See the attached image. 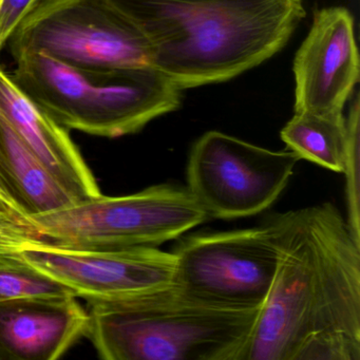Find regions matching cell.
<instances>
[{
    "instance_id": "10",
    "label": "cell",
    "mask_w": 360,
    "mask_h": 360,
    "mask_svg": "<svg viewBox=\"0 0 360 360\" xmlns=\"http://www.w3.org/2000/svg\"><path fill=\"white\" fill-rule=\"evenodd\" d=\"M354 18L343 7L314 13L295 56V112L339 115L359 82Z\"/></svg>"
},
{
    "instance_id": "3",
    "label": "cell",
    "mask_w": 360,
    "mask_h": 360,
    "mask_svg": "<svg viewBox=\"0 0 360 360\" xmlns=\"http://www.w3.org/2000/svg\"><path fill=\"white\" fill-rule=\"evenodd\" d=\"M86 336L105 360H238L261 307L200 300L172 284L87 301Z\"/></svg>"
},
{
    "instance_id": "19",
    "label": "cell",
    "mask_w": 360,
    "mask_h": 360,
    "mask_svg": "<svg viewBox=\"0 0 360 360\" xmlns=\"http://www.w3.org/2000/svg\"><path fill=\"white\" fill-rule=\"evenodd\" d=\"M0 256H3V254H1V252H0Z\"/></svg>"
},
{
    "instance_id": "2",
    "label": "cell",
    "mask_w": 360,
    "mask_h": 360,
    "mask_svg": "<svg viewBox=\"0 0 360 360\" xmlns=\"http://www.w3.org/2000/svg\"><path fill=\"white\" fill-rule=\"evenodd\" d=\"M146 37L151 64L181 90L222 83L275 56L302 0H110Z\"/></svg>"
},
{
    "instance_id": "15",
    "label": "cell",
    "mask_w": 360,
    "mask_h": 360,
    "mask_svg": "<svg viewBox=\"0 0 360 360\" xmlns=\"http://www.w3.org/2000/svg\"><path fill=\"white\" fill-rule=\"evenodd\" d=\"M75 295L66 286L26 265L0 256V303L24 298Z\"/></svg>"
},
{
    "instance_id": "6",
    "label": "cell",
    "mask_w": 360,
    "mask_h": 360,
    "mask_svg": "<svg viewBox=\"0 0 360 360\" xmlns=\"http://www.w3.org/2000/svg\"><path fill=\"white\" fill-rule=\"evenodd\" d=\"M174 285L212 304L261 307L280 261V248L266 222L252 229L197 233L174 248Z\"/></svg>"
},
{
    "instance_id": "7",
    "label": "cell",
    "mask_w": 360,
    "mask_h": 360,
    "mask_svg": "<svg viewBox=\"0 0 360 360\" xmlns=\"http://www.w3.org/2000/svg\"><path fill=\"white\" fill-rule=\"evenodd\" d=\"M301 158L273 151L220 131L200 136L187 163V189L208 217L245 218L269 208Z\"/></svg>"
},
{
    "instance_id": "14",
    "label": "cell",
    "mask_w": 360,
    "mask_h": 360,
    "mask_svg": "<svg viewBox=\"0 0 360 360\" xmlns=\"http://www.w3.org/2000/svg\"><path fill=\"white\" fill-rule=\"evenodd\" d=\"M280 136L288 148L301 160L343 172L347 153V117L343 113L295 112Z\"/></svg>"
},
{
    "instance_id": "13",
    "label": "cell",
    "mask_w": 360,
    "mask_h": 360,
    "mask_svg": "<svg viewBox=\"0 0 360 360\" xmlns=\"http://www.w3.org/2000/svg\"><path fill=\"white\" fill-rule=\"evenodd\" d=\"M0 186L30 216L77 202L44 167L1 112Z\"/></svg>"
},
{
    "instance_id": "8",
    "label": "cell",
    "mask_w": 360,
    "mask_h": 360,
    "mask_svg": "<svg viewBox=\"0 0 360 360\" xmlns=\"http://www.w3.org/2000/svg\"><path fill=\"white\" fill-rule=\"evenodd\" d=\"M28 41L79 68L107 73L151 65V50L140 29L110 0H100L98 15L77 11L73 0H58L29 11L20 22Z\"/></svg>"
},
{
    "instance_id": "9",
    "label": "cell",
    "mask_w": 360,
    "mask_h": 360,
    "mask_svg": "<svg viewBox=\"0 0 360 360\" xmlns=\"http://www.w3.org/2000/svg\"><path fill=\"white\" fill-rule=\"evenodd\" d=\"M7 257L86 301L124 298L165 288L174 284L176 274L174 252L153 246L82 250L41 241Z\"/></svg>"
},
{
    "instance_id": "1",
    "label": "cell",
    "mask_w": 360,
    "mask_h": 360,
    "mask_svg": "<svg viewBox=\"0 0 360 360\" xmlns=\"http://www.w3.org/2000/svg\"><path fill=\"white\" fill-rule=\"evenodd\" d=\"M280 261L238 360H295L309 339H360V243L330 202L269 216Z\"/></svg>"
},
{
    "instance_id": "11",
    "label": "cell",
    "mask_w": 360,
    "mask_h": 360,
    "mask_svg": "<svg viewBox=\"0 0 360 360\" xmlns=\"http://www.w3.org/2000/svg\"><path fill=\"white\" fill-rule=\"evenodd\" d=\"M88 311L75 295L0 303V360H56L86 336Z\"/></svg>"
},
{
    "instance_id": "4",
    "label": "cell",
    "mask_w": 360,
    "mask_h": 360,
    "mask_svg": "<svg viewBox=\"0 0 360 360\" xmlns=\"http://www.w3.org/2000/svg\"><path fill=\"white\" fill-rule=\"evenodd\" d=\"M20 52L22 75L37 86V98H31L70 129L119 138L180 107L182 90L151 65L123 69L96 84L83 69L45 50L22 47Z\"/></svg>"
},
{
    "instance_id": "5",
    "label": "cell",
    "mask_w": 360,
    "mask_h": 360,
    "mask_svg": "<svg viewBox=\"0 0 360 360\" xmlns=\"http://www.w3.org/2000/svg\"><path fill=\"white\" fill-rule=\"evenodd\" d=\"M31 217L46 241L82 250L158 248L210 218L187 187L176 184L101 195Z\"/></svg>"
},
{
    "instance_id": "17",
    "label": "cell",
    "mask_w": 360,
    "mask_h": 360,
    "mask_svg": "<svg viewBox=\"0 0 360 360\" xmlns=\"http://www.w3.org/2000/svg\"><path fill=\"white\" fill-rule=\"evenodd\" d=\"M41 241L46 240L37 222L0 186V252L3 256L16 254Z\"/></svg>"
},
{
    "instance_id": "16",
    "label": "cell",
    "mask_w": 360,
    "mask_h": 360,
    "mask_svg": "<svg viewBox=\"0 0 360 360\" xmlns=\"http://www.w3.org/2000/svg\"><path fill=\"white\" fill-rule=\"evenodd\" d=\"M347 153L345 160L347 223L354 239L360 243V98L355 94L347 117Z\"/></svg>"
},
{
    "instance_id": "18",
    "label": "cell",
    "mask_w": 360,
    "mask_h": 360,
    "mask_svg": "<svg viewBox=\"0 0 360 360\" xmlns=\"http://www.w3.org/2000/svg\"><path fill=\"white\" fill-rule=\"evenodd\" d=\"M37 0H0V48L15 32Z\"/></svg>"
},
{
    "instance_id": "12",
    "label": "cell",
    "mask_w": 360,
    "mask_h": 360,
    "mask_svg": "<svg viewBox=\"0 0 360 360\" xmlns=\"http://www.w3.org/2000/svg\"><path fill=\"white\" fill-rule=\"evenodd\" d=\"M0 112L44 167L77 201L102 195L94 172L66 130L1 70Z\"/></svg>"
}]
</instances>
